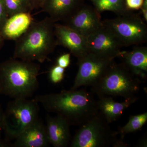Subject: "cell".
<instances>
[{
    "instance_id": "cell-12",
    "label": "cell",
    "mask_w": 147,
    "mask_h": 147,
    "mask_svg": "<svg viewBox=\"0 0 147 147\" xmlns=\"http://www.w3.org/2000/svg\"><path fill=\"white\" fill-rule=\"evenodd\" d=\"M85 4V0H44L41 8L55 23H65Z\"/></svg>"
},
{
    "instance_id": "cell-9",
    "label": "cell",
    "mask_w": 147,
    "mask_h": 147,
    "mask_svg": "<svg viewBox=\"0 0 147 147\" xmlns=\"http://www.w3.org/2000/svg\"><path fill=\"white\" fill-rule=\"evenodd\" d=\"M88 53L114 60L120 57L123 47L115 36L102 25L86 38Z\"/></svg>"
},
{
    "instance_id": "cell-25",
    "label": "cell",
    "mask_w": 147,
    "mask_h": 147,
    "mask_svg": "<svg viewBox=\"0 0 147 147\" xmlns=\"http://www.w3.org/2000/svg\"><path fill=\"white\" fill-rule=\"evenodd\" d=\"M143 18L144 21L147 23V0H144L143 4L140 8Z\"/></svg>"
},
{
    "instance_id": "cell-22",
    "label": "cell",
    "mask_w": 147,
    "mask_h": 147,
    "mask_svg": "<svg viewBox=\"0 0 147 147\" xmlns=\"http://www.w3.org/2000/svg\"><path fill=\"white\" fill-rule=\"evenodd\" d=\"M71 62V53H64L60 55L57 60L56 64L65 69L68 67Z\"/></svg>"
},
{
    "instance_id": "cell-23",
    "label": "cell",
    "mask_w": 147,
    "mask_h": 147,
    "mask_svg": "<svg viewBox=\"0 0 147 147\" xmlns=\"http://www.w3.org/2000/svg\"><path fill=\"white\" fill-rule=\"evenodd\" d=\"M144 0H125L127 7L129 10H139L143 4Z\"/></svg>"
},
{
    "instance_id": "cell-21",
    "label": "cell",
    "mask_w": 147,
    "mask_h": 147,
    "mask_svg": "<svg viewBox=\"0 0 147 147\" xmlns=\"http://www.w3.org/2000/svg\"><path fill=\"white\" fill-rule=\"evenodd\" d=\"M65 69L59 66H53L50 69L49 72V79L50 82L54 84L60 83L64 78Z\"/></svg>"
},
{
    "instance_id": "cell-8",
    "label": "cell",
    "mask_w": 147,
    "mask_h": 147,
    "mask_svg": "<svg viewBox=\"0 0 147 147\" xmlns=\"http://www.w3.org/2000/svg\"><path fill=\"white\" fill-rule=\"evenodd\" d=\"M114 60L88 53L78 61L79 69L71 90L82 86H93L97 84Z\"/></svg>"
},
{
    "instance_id": "cell-19",
    "label": "cell",
    "mask_w": 147,
    "mask_h": 147,
    "mask_svg": "<svg viewBox=\"0 0 147 147\" xmlns=\"http://www.w3.org/2000/svg\"><path fill=\"white\" fill-rule=\"evenodd\" d=\"M147 121V113L131 116L125 125L119 127L116 131L117 135H121V139H123L125 134L132 133L141 129Z\"/></svg>"
},
{
    "instance_id": "cell-4",
    "label": "cell",
    "mask_w": 147,
    "mask_h": 147,
    "mask_svg": "<svg viewBox=\"0 0 147 147\" xmlns=\"http://www.w3.org/2000/svg\"><path fill=\"white\" fill-rule=\"evenodd\" d=\"M142 82L123 63L113 61L97 84L91 87L92 91L98 97L119 96L127 99L136 96Z\"/></svg>"
},
{
    "instance_id": "cell-10",
    "label": "cell",
    "mask_w": 147,
    "mask_h": 147,
    "mask_svg": "<svg viewBox=\"0 0 147 147\" xmlns=\"http://www.w3.org/2000/svg\"><path fill=\"white\" fill-rule=\"evenodd\" d=\"M54 32L57 45L68 49L78 61L88 55L86 38L74 29L64 24L55 23Z\"/></svg>"
},
{
    "instance_id": "cell-15",
    "label": "cell",
    "mask_w": 147,
    "mask_h": 147,
    "mask_svg": "<svg viewBox=\"0 0 147 147\" xmlns=\"http://www.w3.org/2000/svg\"><path fill=\"white\" fill-rule=\"evenodd\" d=\"M34 19L31 12H21L9 16L0 26L4 39L16 40L26 32Z\"/></svg>"
},
{
    "instance_id": "cell-24",
    "label": "cell",
    "mask_w": 147,
    "mask_h": 147,
    "mask_svg": "<svg viewBox=\"0 0 147 147\" xmlns=\"http://www.w3.org/2000/svg\"><path fill=\"white\" fill-rule=\"evenodd\" d=\"M8 17L3 0H0V26Z\"/></svg>"
},
{
    "instance_id": "cell-14",
    "label": "cell",
    "mask_w": 147,
    "mask_h": 147,
    "mask_svg": "<svg viewBox=\"0 0 147 147\" xmlns=\"http://www.w3.org/2000/svg\"><path fill=\"white\" fill-rule=\"evenodd\" d=\"M14 147H46L50 144L46 127L38 119L16 137Z\"/></svg>"
},
{
    "instance_id": "cell-17",
    "label": "cell",
    "mask_w": 147,
    "mask_h": 147,
    "mask_svg": "<svg viewBox=\"0 0 147 147\" xmlns=\"http://www.w3.org/2000/svg\"><path fill=\"white\" fill-rule=\"evenodd\" d=\"M98 98L99 99L97 100L98 110L109 123L118 119L124 111L138 99L135 96L125 99L123 102H117L113 100L111 96Z\"/></svg>"
},
{
    "instance_id": "cell-1",
    "label": "cell",
    "mask_w": 147,
    "mask_h": 147,
    "mask_svg": "<svg viewBox=\"0 0 147 147\" xmlns=\"http://www.w3.org/2000/svg\"><path fill=\"white\" fill-rule=\"evenodd\" d=\"M34 99L45 110L66 119L70 125L81 126L98 113L97 100L85 90H71L40 95Z\"/></svg>"
},
{
    "instance_id": "cell-29",
    "label": "cell",
    "mask_w": 147,
    "mask_h": 147,
    "mask_svg": "<svg viewBox=\"0 0 147 147\" xmlns=\"http://www.w3.org/2000/svg\"><path fill=\"white\" fill-rule=\"evenodd\" d=\"M5 39H4L1 32H0V49L2 47L4 44V42Z\"/></svg>"
},
{
    "instance_id": "cell-13",
    "label": "cell",
    "mask_w": 147,
    "mask_h": 147,
    "mask_svg": "<svg viewBox=\"0 0 147 147\" xmlns=\"http://www.w3.org/2000/svg\"><path fill=\"white\" fill-rule=\"evenodd\" d=\"M45 126L50 144L55 147L68 146L71 139L70 125L68 121L59 115L46 118Z\"/></svg>"
},
{
    "instance_id": "cell-6",
    "label": "cell",
    "mask_w": 147,
    "mask_h": 147,
    "mask_svg": "<svg viewBox=\"0 0 147 147\" xmlns=\"http://www.w3.org/2000/svg\"><path fill=\"white\" fill-rule=\"evenodd\" d=\"M109 124L98 112L80 126L71 140V147H115L119 139Z\"/></svg>"
},
{
    "instance_id": "cell-28",
    "label": "cell",
    "mask_w": 147,
    "mask_h": 147,
    "mask_svg": "<svg viewBox=\"0 0 147 147\" xmlns=\"http://www.w3.org/2000/svg\"><path fill=\"white\" fill-rule=\"evenodd\" d=\"M147 139L146 137H142V139H140L138 143V147H147Z\"/></svg>"
},
{
    "instance_id": "cell-16",
    "label": "cell",
    "mask_w": 147,
    "mask_h": 147,
    "mask_svg": "<svg viewBox=\"0 0 147 147\" xmlns=\"http://www.w3.org/2000/svg\"><path fill=\"white\" fill-rule=\"evenodd\" d=\"M120 57L123 63L131 73L141 79L146 81L147 77V47L139 46L128 52L123 51Z\"/></svg>"
},
{
    "instance_id": "cell-27",
    "label": "cell",
    "mask_w": 147,
    "mask_h": 147,
    "mask_svg": "<svg viewBox=\"0 0 147 147\" xmlns=\"http://www.w3.org/2000/svg\"><path fill=\"white\" fill-rule=\"evenodd\" d=\"M3 112L2 110L1 107L0 106V140L2 139H1V133L3 131Z\"/></svg>"
},
{
    "instance_id": "cell-2",
    "label": "cell",
    "mask_w": 147,
    "mask_h": 147,
    "mask_svg": "<svg viewBox=\"0 0 147 147\" xmlns=\"http://www.w3.org/2000/svg\"><path fill=\"white\" fill-rule=\"evenodd\" d=\"M38 64L15 58L0 64V84L2 93L13 98H28L39 86Z\"/></svg>"
},
{
    "instance_id": "cell-3",
    "label": "cell",
    "mask_w": 147,
    "mask_h": 147,
    "mask_svg": "<svg viewBox=\"0 0 147 147\" xmlns=\"http://www.w3.org/2000/svg\"><path fill=\"white\" fill-rule=\"evenodd\" d=\"M55 22L49 17L34 21L25 33L16 40L13 58L42 63L57 47Z\"/></svg>"
},
{
    "instance_id": "cell-7",
    "label": "cell",
    "mask_w": 147,
    "mask_h": 147,
    "mask_svg": "<svg viewBox=\"0 0 147 147\" xmlns=\"http://www.w3.org/2000/svg\"><path fill=\"white\" fill-rule=\"evenodd\" d=\"M102 25L117 38L123 47L139 45L147 41V26L143 18L133 11L118 16L113 19H105Z\"/></svg>"
},
{
    "instance_id": "cell-18",
    "label": "cell",
    "mask_w": 147,
    "mask_h": 147,
    "mask_svg": "<svg viewBox=\"0 0 147 147\" xmlns=\"http://www.w3.org/2000/svg\"><path fill=\"white\" fill-rule=\"evenodd\" d=\"M99 13L105 11L114 12L117 16L124 15L131 12L127 7L125 0H88Z\"/></svg>"
},
{
    "instance_id": "cell-5",
    "label": "cell",
    "mask_w": 147,
    "mask_h": 147,
    "mask_svg": "<svg viewBox=\"0 0 147 147\" xmlns=\"http://www.w3.org/2000/svg\"><path fill=\"white\" fill-rule=\"evenodd\" d=\"M38 103L33 99L14 98L7 104L3 116V131L7 137L16 139L38 119Z\"/></svg>"
},
{
    "instance_id": "cell-30",
    "label": "cell",
    "mask_w": 147,
    "mask_h": 147,
    "mask_svg": "<svg viewBox=\"0 0 147 147\" xmlns=\"http://www.w3.org/2000/svg\"><path fill=\"white\" fill-rule=\"evenodd\" d=\"M2 93V89L1 86L0 84V94Z\"/></svg>"
},
{
    "instance_id": "cell-11",
    "label": "cell",
    "mask_w": 147,
    "mask_h": 147,
    "mask_svg": "<svg viewBox=\"0 0 147 147\" xmlns=\"http://www.w3.org/2000/svg\"><path fill=\"white\" fill-rule=\"evenodd\" d=\"M100 13L94 7L84 4L64 24L87 38L102 26Z\"/></svg>"
},
{
    "instance_id": "cell-26",
    "label": "cell",
    "mask_w": 147,
    "mask_h": 147,
    "mask_svg": "<svg viewBox=\"0 0 147 147\" xmlns=\"http://www.w3.org/2000/svg\"><path fill=\"white\" fill-rule=\"evenodd\" d=\"M44 0H32L34 9L41 8Z\"/></svg>"
},
{
    "instance_id": "cell-20",
    "label": "cell",
    "mask_w": 147,
    "mask_h": 147,
    "mask_svg": "<svg viewBox=\"0 0 147 147\" xmlns=\"http://www.w3.org/2000/svg\"><path fill=\"white\" fill-rule=\"evenodd\" d=\"M8 17L21 12L33 10L32 0H3Z\"/></svg>"
}]
</instances>
